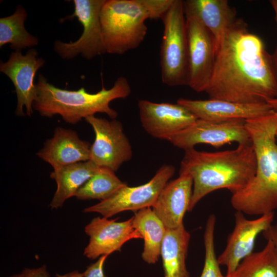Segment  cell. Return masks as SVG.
Wrapping results in <instances>:
<instances>
[{"label":"cell","instance_id":"1","mask_svg":"<svg viewBox=\"0 0 277 277\" xmlns=\"http://www.w3.org/2000/svg\"><path fill=\"white\" fill-rule=\"evenodd\" d=\"M204 92L210 99L240 103H264L277 98L271 55L242 19L238 18L225 34Z\"/></svg>","mask_w":277,"mask_h":277},{"label":"cell","instance_id":"2","mask_svg":"<svg viewBox=\"0 0 277 277\" xmlns=\"http://www.w3.org/2000/svg\"><path fill=\"white\" fill-rule=\"evenodd\" d=\"M256 157L252 143L217 152L185 150L179 173H188L193 181L188 211L207 194L226 189L232 194L244 188L256 172Z\"/></svg>","mask_w":277,"mask_h":277},{"label":"cell","instance_id":"3","mask_svg":"<svg viewBox=\"0 0 277 277\" xmlns=\"http://www.w3.org/2000/svg\"><path fill=\"white\" fill-rule=\"evenodd\" d=\"M256 157L253 178L242 190L232 194L236 211L262 215L277 209V113L245 121Z\"/></svg>","mask_w":277,"mask_h":277},{"label":"cell","instance_id":"4","mask_svg":"<svg viewBox=\"0 0 277 277\" xmlns=\"http://www.w3.org/2000/svg\"><path fill=\"white\" fill-rule=\"evenodd\" d=\"M36 88L37 98L33 109L43 116L60 115L65 122L72 124L96 113H105L112 120L115 119L118 113L110 107V102L125 98L131 92L130 84L124 76L118 77L109 89L103 86L95 93L88 92L84 87L77 90L57 88L49 83L42 74L38 76Z\"/></svg>","mask_w":277,"mask_h":277},{"label":"cell","instance_id":"5","mask_svg":"<svg viewBox=\"0 0 277 277\" xmlns=\"http://www.w3.org/2000/svg\"><path fill=\"white\" fill-rule=\"evenodd\" d=\"M147 19L141 0H105L100 21L106 52L123 55L137 48L147 34Z\"/></svg>","mask_w":277,"mask_h":277},{"label":"cell","instance_id":"6","mask_svg":"<svg viewBox=\"0 0 277 277\" xmlns=\"http://www.w3.org/2000/svg\"><path fill=\"white\" fill-rule=\"evenodd\" d=\"M162 19L164 24L160 50L162 82L170 87L187 85L188 43L183 1L174 0Z\"/></svg>","mask_w":277,"mask_h":277},{"label":"cell","instance_id":"7","mask_svg":"<svg viewBox=\"0 0 277 277\" xmlns=\"http://www.w3.org/2000/svg\"><path fill=\"white\" fill-rule=\"evenodd\" d=\"M105 0H74V13L66 19L76 17L83 27L80 37L75 42L64 43L56 41L54 49L64 59H71L78 54L91 60L106 52L104 47L100 14Z\"/></svg>","mask_w":277,"mask_h":277},{"label":"cell","instance_id":"8","mask_svg":"<svg viewBox=\"0 0 277 277\" xmlns=\"http://www.w3.org/2000/svg\"><path fill=\"white\" fill-rule=\"evenodd\" d=\"M174 166L164 165L147 183L135 187L126 185L106 200L85 208L84 213L96 212L109 218L120 212L152 207L160 192L173 176Z\"/></svg>","mask_w":277,"mask_h":277},{"label":"cell","instance_id":"9","mask_svg":"<svg viewBox=\"0 0 277 277\" xmlns=\"http://www.w3.org/2000/svg\"><path fill=\"white\" fill-rule=\"evenodd\" d=\"M186 25L188 64L187 86L196 92H204L214 66L215 42L210 32L197 18L186 16Z\"/></svg>","mask_w":277,"mask_h":277},{"label":"cell","instance_id":"10","mask_svg":"<svg viewBox=\"0 0 277 277\" xmlns=\"http://www.w3.org/2000/svg\"><path fill=\"white\" fill-rule=\"evenodd\" d=\"M85 120L95 133V140L90 148L91 161L99 167L107 168L115 172L124 163L131 160V145L121 122L94 115Z\"/></svg>","mask_w":277,"mask_h":277},{"label":"cell","instance_id":"11","mask_svg":"<svg viewBox=\"0 0 277 277\" xmlns=\"http://www.w3.org/2000/svg\"><path fill=\"white\" fill-rule=\"evenodd\" d=\"M168 141L184 150L199 144L215 148L233 142L238 145L251 143L245 121L232 120L216 122L197 119L192 125L171 137Z\"/></svg>","mask_w":277,"mask_h":277},{"label":"cell","instance_id":"12","mask_svg":"<svg viewBox=\"0 0 277 277\" xmlns=\"http://www.w3.org/2000/svg\"><path fill=\"white\" fill-rule=\"evenodd\" d=\"M45 63V60L38 57L37 51L33 48L29 49L24 55L21 51L13 52L6 62L1 63V72L10 79L15 88L16 115L25 116L24 107L27 115L30 116L33 113V103L37 98L34 77Z\"/></svg>","mask_w":277,"mask_h":277},{"label":"cell","instance_id":"13","mask_svg":"<svg viewBox=\"0 0 277 277\" xmlns=\"http://www.w3.org/2000/svg\"><path fill=\"white\" fill-rule=\"evenodd\" d=\"M138 107L143 128L155 138L168 141L197 119L177 103H157L141 100L138 102Z\"/></svg>","mask_w":277,"mask_h":277},{"label":"cell","instance_id":"14","mask_svg":"<svg viewBox=\"0 0 277 277\" xmlns=\"http://www.w3.org/2000/svg\"><path fill=\"white\" fill-rule=\"evenodd\" d=\"M234 216V229L228 238L225 248L217 258L220 265L226 267V275L233 272L240 263L253 252L257 236L272 225L274 213L249 220L244 213L236 211Z\"/></svg>","mask_w":277,"mask_h":277},{"label":"cell","instance_id":"15","mask_svg":"<svg viewBox=\"0 0 277 277\" xmlns=\"http://www.w3.org/2000/svg\"><path fill=\"white\" fill-rule=\"evenodd\" d=\"M116 221L96 217L85 226L84 231L89 236V243L84 250L85 256L94 260L104 255H109L120 250L127 241L142 238L133 227L132 217L123 222Z\"/></svg>","mask_w":277,"mask_h":277},{"label":"cell","instance_id":"16","mask_svg":"<svg viewBox=\"0 0 277 277\" xmlns=\"http://www.w3.org/2000/svg\"><path fill=\"white\" fill-rule=\"evenodd\" d=\"M176 103L198 119L216 122L236 120L246 121L274 112L267 103L246 104L217 99L193 100L180 98Z\"/></svg>","mask_w":277,"mask_h":277},{"label":"cell","instance_id":"17","mask_svg":"<svg viewBox=\"0 0 277 277\" xmlns=\"http://www.w3.org/2000/svg\"><path fill=\"white\" fill-rule=\"evenodd\" d=\"M192 190V179L186 173H179L177 178L168 182L163 188L152 208L166 229H174L184 225Z\"/></svg>","mask_w":277,"mask_h":277},{"label":"cell","instance_id":"18","mask_svg":"<svg viewBox=\"0 0 277 277\" xmlns=\"http://www.w3.org/2000/svg\"><path fill=\"white\" fill-rule=\"evenodd\" d=\"M91 146L81 140L75 131L58 127L36 155L54 169L90 160Z\"/></svg>","mask_w":277,"mask_h":277},{"label":"cell","instance_id":"19","mask_svg":"<svg viewBox=\"0 0 277 277\" xmlns=\"http://www.w3.org/2000/svg\"><path fill=\"white\" fill-rule=\"evenodd\" d=\"M185 16L197 18L213 36L216 52L228 30L236 22V12L227 0L183 1Z\"/></svg>","mask_w":277,"mask_h":277},{"label":"cell","instance_id":"20","mask_svg":"<svg viewBox=\"0 0 277 277\" xmlns=\"http://www.w3.org/2000/svg\"><path fill=\"white\" fill-rule=\"evenodd\" d=\"M92 161L80 162L54 169L50 177L56 182L57 189L50 203L52 209L63 206L65 202L74 196L78 189L98 170Z\"/></svg>","mask_w":277,"mask_h":277},{"label":"cell","instance_id":"21","mask_svg":"<svg viewBox=\"0 0 277 277\" xmlns=\"http://www.w3.org/2000/svg\"><path fill=\"white\" fill-rule=\"evenodd\" d=\"M190 239V234L184 225L166 229L161 251L164 277H190L186 265Z\"/></svg>","mask_w":277,"mask_h":277},{"label":"cell","instance_id":"22","mask_svg":"<svg viewBox=\"0 0 277 277\" xmlns=\"http://www.w3.org/2000/svg\"><path fill=\"white\" fill-rule=\"evenodd\" d=\"M132 222L144 239L142 259L148 264H155L161 256L166 228L151 207L138 210L132 217Z\"/></svg>","mask_w":277,"mask_h":277},{"label":"cell","instance_id":"23","mask_svg":"<svg viewBox=\"0 0 277 277\" xmlns=\"http://www.w3.org/2000/svg\"><path fill=\"white\" fill-rule=\"evenodd\" d=\"M27 17L25 8L17 6L15 12L10 16L0 18V47L9 44L15 51L36 46L38 40L27 32L24 22Z\"/></svg>","mask_w":277,"mask_h":277},{"label":"cell","instance_id":"24","mask_svg":"<svg viewBox=\"0 0 277 277\" xmlns=\"http://www.w3.org/2000/svg\"><path fill=\"white\" fill-rule=\"evenodd\" d=\"M226 277H277V253L270 241L261 251L245 258Z\"/></svg>","mask_w":277,"mask_h":277},{"label":"cell","instance_id":"25","mask_svg":"<svg viewBox=\"0 0 277 277\" xmlns=\"http://www.w3.org/2000/svg\"><path fill=\"white\" fill-rule=\"evenodd\" d=\"M127 184L121 181L113 170L100 167L97 172L76 191L74 196L80 200H105Z\"/></svg>","mask_w":277,"mask_h":277},{"label":"cell","instance_id":"26","mask_svg":"<svg viewBox=\"0 0 277 277\" xmlns=\"http://www.w3.org/2000/svg\"><path fill=\"white\" fill-rule=\"evenodd\" d=\"M216 217L211 214L206 222L204 233L205 261L200 277H226L220 267L214 247V230Z\"/></svg>","mask_w":277,"mask_h":277},{"label":"cell","instance_id":"27","mask_svg":"<svg viewBox=\"0 0 277 277\" xmlns=\"http://www.w3.org/2000/svg\"><path fill=\"white\" fill-rule=\"evenodd\" d=\"M149 19H162L172 5L174 0H141Z\"/></svg>","mask_w":277,"mask_h":277},{"label":"cell","instance_id":"28","mask_svg":"<svg viewBox=\"0 0 277 277\" xmlns=\"http://www.w3.org/2000/svg\"><path fill=\"white\" fill-rule=\"evenodd\" d=\"M108 256H101L96 262L88 266L83 272V277H107L104 273L103 267Z\"/></svg>","mask_w":277,"mask_h":277},{"label":"cell","instance_id":"29","mask_svg":"<svg viewBox=\"0 0 277 277\" xmlns=\"http://www.w3.org/2000/svg\"><path fill=\"white\" fill-rule=\"evenodd\" d=\"M25 277H50L45 265L35 268H25L21 272Z\"/></svg>","mask_w":277,"mask_h":277},{"label":"cell","instance_id":"30","mask_svg":"<svg viewBox=\"0 0 277 277\" xmlns=\"http://www.w3.org/2000/svg\"><path fill=\"white\" fill-rule=\"evenodd\" d=\"M264 238L273 244L277 253V223L271 225L263 232Z\"/></svg>","mask_w":277,"mask_h":277},{"label":"cell","instance_id":"31","mask_svg":"<svg viewBox=\"0 0 277 277\" xmlns=\"http://www.w3.org/2000/svg\"><path fill=\"white\" fill-rule=\"evenodd\" d=\"M270 3L275 14V19L277 28V0H271L270 1ZM271 58L274 70L277 78V45L273 54H271Z\"/></svg>","mask_w":277,"mask_h":277},{"label":"cell","instance_id":"32","mask_svg":"<svg viewBox=\"0 0 277 277\" xmlns=\"http://www.w3.org/2000/svg\"><path fill=\"white\" fill-rule=\"evenodd\" d=\"M55 277H83V274L78 270H74L64 274L56 273Z\"/></svg>","mask_w":277,"mask_h":277},{"label":"cell","instance_id":"33","mask_svg":"<svg viewBox=\"0 0 277 277\" xmlns=\"http://www.w3.org/2000/svg\"><path fill=\"white\" fill-rule=\"evenodd\" d=\"M267 103L271 107L273 111L277 113V98L270 100L267 102Z\"/></svg>","mask_w":277,"mask_h":277},{"label":"cell","instance_id":"34","mask_svg":"<svg viewBox=\"0 0 277 277\" xmlns=\"http://www.w3.org/2000/svg\"><path fill=\"white\" fill-rule=\"evenodd\" d=\"M9 277H25L24 274L21 272L18 274H13Z\"/></svg>","mask_w":277,"mask_h":277},{"label":"cell","instance_id":"35","mask_svg":"<svg viewBox=\"0 0 277 277\" xmlns=\"http://www.w3.org/2000/svg\"><path fill=\"white\" fill-rule=\"evenodd\" d=\"M275 137H276V141H277V129H276V133H275Z\"/></svg>","mask_w":277,"mask_h":277}]
</instances>
